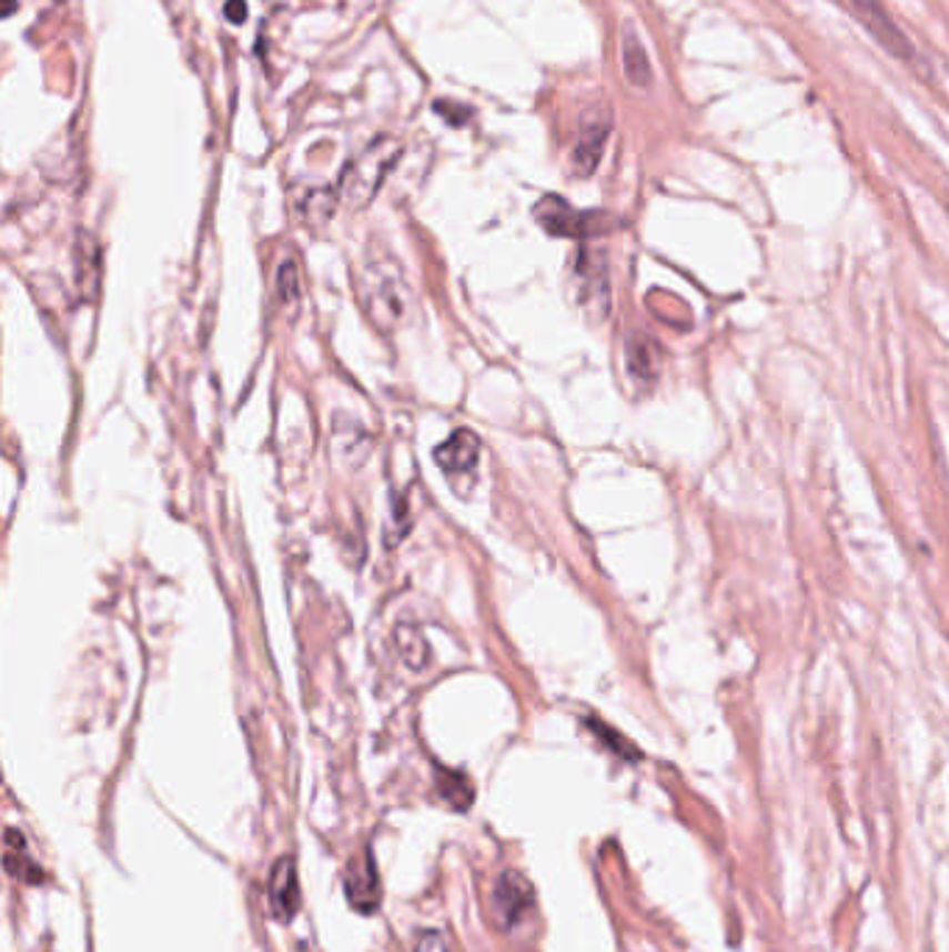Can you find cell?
Returning a JSON list of instances; mask_svg holds the SVG:
<instances>
[{
    "instance_id": "52a82bcc",
    "label": "cell",
    "mask_w": 949,
    "mask_h": 952,
    "mask_svg": "<svg viewBox=\"0 0 949 952\" xmlns=\"http://www.w3.org/2000/svg\"><path fill=\"white\" fill-rule=\"evenodd\" d=\"M267 902H271V913L282 922L295 916L301 905V883L299 869H295L293 858H279L276 866L271 869L267 878Z\"/></svg>"
},
{
    "instance_id": "4fadbf2b",
    "label": "cell",
    "mask_w": 949,
    "mask_h": 952,
    "mask_svg": "<svg viewBox=\"0 0 949 952\" xmlns=\"http://www.w3.org/2000/svg\"><path fill=\"white\" fill-rule=\"evenodd\" d=\"M279 284H282L284 301L295 299V288H299V271H295L293 260H284L282 268H279Z\"/></svg>"
},
{
    "instance_id": "5b68a950",
    "label": "cell",
    "mask_w": 949,
    "mask_h": 952,
    "mask_svg": "<svg viewBox=\"0 0 949 952\" xmlns=\"http://www.w3.org/2000/svg\"><path fill=\"white\" fill-rule=\"evenodd\" d=\"M532 905V889L524 880V874L518 872H504L498 874L496 885H493L491 896V913L496 919L498 928L509 930L524 919V913Z\"/></svg>"
},
{
    "instance_id": "ba28073f",
    "label": "cell",
    "mask_w": 949,
    "mask_h": 952,
    "mask_svg": "<svg viewBox=\"0 0 949 952\" xmlns=\"http://www.w3.org/2000/svg\"><path fill=\"white\" fill-rule=\"evenodd\" d=\"M535 214L537 220H541L543 229H548L552 234H559V237L594 234V231L599 229V226H596L599 214L574 212V209L565 201H559V198H546V201L537 203Z\"/></svg>"
},
{
    "instance_id": "6da1fadb",
    "label": "cell",
    "mask_w": 949,
    "mask_h": 952,
    "mask_svg": "<svg viewBox=\"0 0 949 952\" xmlns=\"http://www.w3.org/2000/svg\"><path fill=\"white\" fill-rule=\"evenodd\" d=\"M356 293L362 307L373 323L382 329H393L404 321L410 304V290L404 282V271L391 257H371L356 277Z\"/></svg>"
},
{
    "instance_id": "5bb4252c",
    "label": "cell",
    "mask_w": 949,
    "mask_h": 952,
    "mask_svg": "<svg viewBox=\"0 0 949 952\" xmlns=\"http://www.w3.org/2000/svg\"><path fill=\"white\" fill-rule=\"evenodd\" d=\"M415 952H448V950H446V941H443V935L435 933V930H430V933H424L418 939V944H415Z\"/></svg>"
},
{
    "instance_id": "7a4b0ae2",
    "label": "cell",
    "mask_w": 949,
    "mask_h": 952,
    "mask_svg": "<svg viewBox=\"0 0 949 952\" xmlns=\"http://www.w3.org/2000/svg\"><path fill=\"white\" fill-rule=\"evenodd\" d=\"M398 157V146L393 140H376L360 159L349 164L340 181V198L349 207L362 209L373 201L376 190L382 187L385 176L391 173L393 162Z\"/></svg>"
},
{
    "instance_id": "30bf717a",
    "label": "cell",
    "mask_w": 949,
    "mask_h": 952,
    "mask_svg": "<svg viewBox=\"0 0 949 952\" xmlns=\"http://www.w3.org/2000/svg\"><path fill=\"white\" fill-rule=\"evenodd\" d=\"M622 57H624V73H627L629 84H635V87H649V84H652V64H649V53H646L644 42H640V37L635 34L633 29L624 31Z\"/></svg>"
},
{
    "instance_id": "9c48e42d",
    "label": "cell",
    "mask_w": 949,
    "mask_h": 952,
    "mask_svg": "<svg viewBox=\"0 0 949 952\" xmlns=\"http://www.w3.org/2000/svg\"><path fill=\"white\" fill-rule=\"evenodd\" d=\"M435 460L437 465L446 473H452V477H465V473L474 471L476 462H479V440L471 432H465V429H460L446 443L437 445Z\"/></svg>"
},
{
    "instance_id": "8fae6325",
    "label": "cell",
    "mask_w": 949,
    "mask_h": 952,
    "mask_svg": "<svg viewBox=\"0 0 949 952\" xmlns=\"http://www.w3.org/2000/svg\"><path fill=\"white\" fill-rule=\"evenodd\" d=\"M396 641H398V649H402V658L407 660L413 669H421V665L426 663V652H430V647H426V638L421 635L418 630L398 627Z\"/></svg>"
},
{
    "instance_id": "277c9868",
    "label": "cell",
    "mask_w": 949,
    "mask_h": 952,
    "mask_svg": "<svg viewBox=\"0 0 949 952\" xmlns=\"http://www.w3.org/2000/svg\"><path fill=\"white\" fill-rule=\"evenodd\" d=\"M607 137H610V114L607 109H594L583 118L577 131V140L572 146V173L577 179H588L599 168L602 153H605Z\"/></svg>"
},
{
    "instance_id": "3957f363",
    "label": "cell",
    "mask_w": 949,
    "mask_h": 952,
    "mask_svg": "<svg viewBox=\"0 0 949 952\" xmlns=\"http://www.w3.org/2000/svg\"><path fill=\"white\" fill-rule=\"evenodd\" d=\"M841 3L844 9H847V12L852 14V18L858 20L871 37H875V42L882 48V51H888L897 59L913 57V48H910L908 37L894 26L891 14H888L886 7H882V0H841Z\"/></svg>"
},
{
    "instance_id": "9a60e30c",
    "label": "cell",
    "mask_w": 949,
    "mask_h": 952,
    "mask_svg": "<svg viewBox=\"0 0 949 952\" xmlns=\"http://www.w3.org/2000/svg\"><path fill=\"white\" fill-rule=\"evenodd\" d=\"M245 14H249V9H245V0H229V3H226L229 23L240 26L245 20Z\"/></svg>"
},
{
    "instance_id": "7c38bea8",
    "label": "cell",
    "mask_w": 949,
    "mask_h": 952,
    "mask_svg": "<svg viewBox=\"0 0 949 952\" xmlns=\"http://www.w3.org/2000/svg\"><path fill=\"white\" fill-rule=\"evenodd\" d=\"M437 783H441V794L446 796V800L452 802L457 811H463V808L471 805V796H474V791H471V783L463 778V774L446 772L441 780H437Z\"/></svg>"
},
{
    "instance_id": "8992f818",
    "label": "cell",
    "mask_w": 949,
    "mask_h": 952,
    "mask_svg": "<svg viewBox=\"0 0 949 952\" xmlns=\"http://www.w3.org/2000/svg\"><path fill=\"white\" fill-rule=\"evenodd\" d=\"M345 896H349L351 908H356L360 913H373L382 905V889H378V874L371 850L354 858L345 869Z\"/></svg>"
}]
</instances>
